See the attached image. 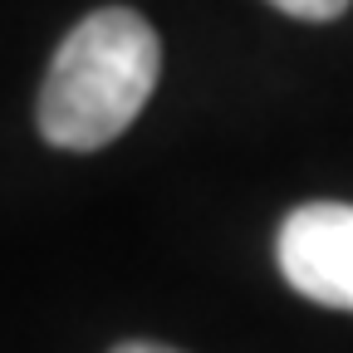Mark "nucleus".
Instances as JSON below:
<instances>
[{
    "label": "nucleus",
    "instance_id": "2",
    "mask_svg": "<svg viewBox=\"0 0 353 353\" xmlns=\"http://www.w3.org/2000/svg\"><path fill=\"white\" fill-rule=\"evenodd\" d=\"M275 255L294 294L329 309H353V206L348 201H309L290 211Z\"/></svg>",
    "mask_w": 353,
    "mask_h": 353
},
{
    "label": "nucleus",
    "instance_id": "3",
    "mask_svg": "<svg viewBox=\"0 0 353 353\" xmlns=\"http://www.w3.org/2000/svg\"><path fill=\"white\" fill-rule=\"evenodd\" d=\"M280 15H294V20H339L348 10V0H270Z\"/></svg>",
    "mask_w": 353,
    "mask_h": 353
},
{
    "label": "nucleus",
    "instance_id": "1",
    "mask_svg": "<svg viewBox=\"0 0 353 353\" xmlns=\"http://www.w3.org/2000/svg\"><path fill=\"white\" fill-rule=\"evenodd\" d=\"M162 74L157 30L128 6L83 15L50 59L39 83V132L50 148L99 152L138 123Z\"/></svg>",
    "mask_w": 353,
    "mask_h": 353
},
{
    "label": "nucleus",
    "instance_id": "4",
    "mask_svg": "<svg viewBox=\"0 0 353 353\" xmlns=\"http://www.w3.org/2000/svg\"><path fill=\"white\" fill-rule=\"evenodd\" d=\"M113 353H176V348H167V343H148V339H128V343H118Z\"/></svg>",
    "mask_w": 353,
    "mask_h": 353
}]
</instances>
